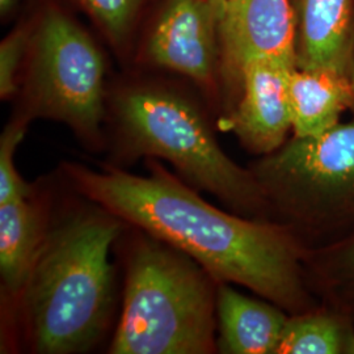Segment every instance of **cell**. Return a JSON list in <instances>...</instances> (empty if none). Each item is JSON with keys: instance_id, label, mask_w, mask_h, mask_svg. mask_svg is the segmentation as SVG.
<instances>
[{"instance_id": "d6986e66", "label": "cell", "mask_w": 354, "mask_h": 354, "mask_svg": "<svg viewBox=\"0 0 354 354\" xmlns=\"http://www.w3.org/2000/svg\"><path fill=\"white\" fill-rule=\"evenodd\" d=\"M17 0H0V11L4 15V13H8L12 10L15 3Z\"/></svg>"}, {"instance_id": "30bf717a", "label": "cell", "mask_w": 354, "mask_h": 354, "mask_svg": "<svg viewBox=\"0 0 354 354\" xmlns=\"http://www.w3.org/2000/svg\"><path fill=\"white\" fill-rule=\"evenodd\" d=\"M297 67L352 76L354 0H291Z\"/></svg>"}, {"instance_id": "52a82bcc", "label": "cell", "mask_w": 354, "mask_h": 354, "mask_svg": "<svg viewBox=\"0 0 354 354\" xmlns=\"http://www.w3.org/2000/svg\"><path fill=\"white\" fill-rule=\"evenodd\" d=\"M218 39L223 75L238 89L243 70L256 61L297 67L291 0H230L221 6Z\"/></svg>"}, {"instance_id": "7a4b0ae2", "label": "cell", "mask_w": 354, "mask_h": 354, "mask_svg": "<svg viewBox=\"0 0 354 354\" xmlns=\"http://www.w3.org/2000/svg\"><path fill=\"white\" fill-rule=\"evenodd\" d=\"M122 221L109 212H77L50 228L19 297L32 349L83 353L102 339L113 306L111 248Z\"/></svg>"}, {"instance_id": "ffe728a7", "label": "cell", "mask_w": 354, "mask_h": 354, "mask_svg": "<svg viewBox=\"0 0 354 354\" xmlns=\"http://www.w3.org/2000/svg\"><path fill=\"white\" fill-rule=\"evenodd\" d=\"M351 82H352V88H353V96H354V66H353V71H352V76H351ZM353 111H354V105H353Z\"/></svg>"}, {"instance_id": "ba28073f", "label": "cell", "mask_w": 354, "mask_h": 354, "mask_svg": "<svg viewBox=\"0 0 354 354\" xmlns=\"http://www.w3.org/2000/svg\"><path fill=\"white\" fill-rule=\"evenodd\" d=\"M219 0H169L150 38V59L209 86L219 49Z\"/></svg>"}, {"instance_id": "7c38bea8", "label": "cell", "mask_w": 354, "mask_h": 354, "mask_svg": "<svg viewBox=\"0 0 354 354\" xmlns=\"http://www.w3.org/2000/svg\"><path fill=\"white\" fill-rule=\"evenodd\" d=\"M291 130L294 137H317L340 124L353 109L351 77L329 70L292 67L288 75Z\"/></svg>"}, {"instance_id": "9c48e42d", "label": "cell", "mask_w": 354, "mask_h": 354, "mask_svg": "<svg viewBox=\"0 0 354 354\" xmlns=\"http://www.w3.org/2000/svg\"><path fill=\"white\" fill-rule=\"evenodd\" d=\"M292 67L274 61H256L241 74L239 100L230 127L252 153L279 150L291 130L288 75Z\"/></svg>"}, {"instance_id": "44dd1931", "label": "cell", "mask_w": 354, "mask_h": 354, "mask_svg": "<svg viewBox=\"0 0 354 354\" xmlns=\"http://www.w3.org/2000/svg\"><path fill=\"white\" fill-rule=\"evenodd\" d=\"M227 1H230V0H219V3H221V6H222V4H225V3H227Z\"/></svg>"}, {"instance_id": "9a60e30c", "label": "cell", "mask_w": 354, "mask_h": 354, "mask_svg": "<svg viewBox=\"0 0 354 354\" xmlns=\"http://www.w3.org/2000/svg\"><path fill=\"white\" fill-rule=\"evenodd\" d=\"M304 269L320 304L354 314V230L337 241L308 248Z\"/></svg>"}, {"instance_id": "8992f818", "label": "cell", "mask_w": 354, "mask_h": 354, "mask_svg": "<svg viewBox=\"0 0 354 354\" xmlns=\"http://www.w3.org/2000/svg\"><path fill=\"white\" fill-rule=\"evenodd\" d=\"M102 54L74 21L50 12L38 30L29 76L32 112L74 129L92 146L100 142L104 117Z\"/></svg>"}, {"instance_id": "e0dca14e", "label": "cell", "mask_w": 354, "mask_h": 354, "mask_svg": "<svg viewBox=\"0 0 354 354\" xmlns=\"http://www.w3.org/2000/svg\"><path fill=\"white\" fill-rule=\"evenodd\" d=\"M97 21L109 33L120 41L125 36L136 13L140 8V0H82Z\"/></svg>"}, {"instance_id": "2e32d148", "label": "cell", "mask_w": 354, "mask_h": 354, "mask_svg": "<svg viewBox=\"0 0 354 354\" xmlns=\"http://www.w3.org/2000/svg\"><path fill=\"white\" fill-rule=\"evenodd\" d=\"M26 127V121H15L6 127L0 140V205L30 197L33 193L15 165V155L24 138Z\"/></svg>"}, {"instance_id": "277c9868", "label": "cell", "mask_w": 354, "mask_h": 354, "mask_svg": "<svg viewBox=\"0 0 354 354\" xmlns=\"http://www.w3.org/2000/svg\"><path fill=\"white\" fill-rule=\"evenodd\" d=\"M124 159L153 156L169 162L190 185L213 193L241 214L269 219L264 193L251 169L222 150L201 112L175 92L127 89L115 102Z\"/></svg>"}, {"instance_id": "3957f363", "label": "cell", "mask_w": 354, "mask_h": 354, "mask_svg": "<svg viewBox=\"0 0 354 354\" xmlns=\"http://www.w3.org/2000/svg\"><path fill=\"white\" fill-rule=\"evenodd\" d=\"M215 283L188 254L156 238H142L129 254L111 353H214Z\"/></svg>"}, {"instance_id": "4fadbf2b", "label": "cell", "mask_w": 354, "mask_h": 354, "mask_svg": "<svg viewBox=\"0 0 354 354\" xmlns=\"http://www.w3.org/2000/svg\"><path fill=\"white\" fill-rule=\"evenodd\" d=\"M30 197L0 205L1 285L15 299L24 289L49 231L41 205Z\"/></svg>"}, {"instance_id": "ac0fdd59", "label": "cell", "mask_w": 354, "mask_h": 354, "mask_svg": "<svg viewBox=\"0 0 354 354\" xmlns=\"http://www.w3.org/2000/svg\"><path fill=\"white\" fill-rule=\"evenodd\" d=\"M26 49V32H15L0 46V95L11 97L16 91V79Z\"/></svg>"}, {"instance_id": "5bb4252c", "label": "cell", "mask_w": 354, "mask_h": 354, "mask_svg": "<svg viewBox=\"0 0 354 354\" xmlns=\"http://www.w3.org/2000/svg\"><path fill=\"white\" fill-rule=\"evenodd\" d=\"M276 354H354V314L320 304L290 315Z\"/></svg>"}, {"instance_id": "8fae6325", "label": "cell", "mask_w": 354, "mask_h": 354, "mask_svg": "<svg viewBox=\"0 0 354 354\" xmlns=\"http://www.w3.org/2000/svg\"><path fill=\"white\" fill-rule=\"evenodd\" d=\"M289 317L277 304L253 299L227 282H218L216 345L221 353H277Z\"/></svg>"}, {"instance_id": "5b68a950", "label": "cell", "mask_w": 354, "mask_h": 354, "mask_svg": "<svg viewBox=\"0 0 354 354\" xmlns=\"http://www.w3.org/2000/svg\"><path fill=\"white\" fill-rule=\"evenodd\" d=\"M251 171L277 216L308 248L354 230V120L317 137L286 140Z\"/></svg>"}, {"instance_id": "6da1fadb", "label": "cell", "mask_w": 354, "mask_h": 354, "mask_svg": "<svg viewBox=\"0 0 354 354\" xmlns=\"http://www.w3.org/2000/svg\"><path fill=\"white\" fill-rule=\"evenodd\" d=\"M150 176L67 163L64 175L91 203L192 257L216 281L251 289L288 314L319 306L306 277L308 247L289 226L248 219L206 203L155 162Z\"/></svg>"}]
</instances>
